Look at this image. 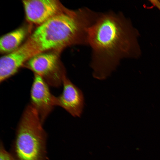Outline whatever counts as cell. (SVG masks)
<instances>
[{
    "instance_id": "52a82bcc",
    "label": "cell",
    "mask_w": 160,
    "mask_h": 160,
    "mask_svg": "<svg viewBox=\"0 0 160 160\" xmlns=\"http://www.w3.org/2000/svg\"><path fill=\"white\" fill-rule=\"evenodd\" d=\"M23 3L27 19L39 25L66 8L54 0H25Z\"/></svg>"
},
{
    "instance_id": "5b68a950",
    "label": "cell",
    "mask_w": 160,
    "mask_h": 160,
    "mask_svg": "<svg viewBox=\"0 0 160 160\" xmlns=\"http://www.w3.org/2000/svg\"><path fill=\"white\" fill-rule=\"evenodd\" d=\"M39 53L29 39L16 50L2 57L0 60V81L15 75L32 56Z\"/></svg>"
},
{
    "instance_id": "3957f363",
    "label": "cell",
    "mask_w": 160,
    "mask_h": 160,
    "mask_svg": "<svg viewBox=\"0 0 160 160\" xmlns=\"http://www.w3.org/2000/svg\"><path fill=\"white\" fill-rule=\"evenodd\" d=\"M36 110L29 104L17 129L11 153L15 160H46L47 134Z\"/></svg>"
},
{
    "instance_id": "30bf717a",
    "label": "cell",
    "mask_w": 160,
    "mask_h": 160,
    "mask_svg": "<svg viewBox=\"0 0 160 160\" xmlns=\"http://www.w3.org/2000/svg\"><path fill=\"white\" fill-rule=\"evenodd\" d=\"M0 160H15L12 154L6 150L1 142L0 144Z\"/></svg>"
},
{
    "instance_id": "6da1fadb",
    "label": "cell",
    "mask_w": 160,
    "mask_h": 160,
    "mask_svg": "<svg viewBox=\"0 0 160 160\" xmlns=\"http://www.w3.org/2000/svg\"><path fill=\"white\" fill-rule=\"evenodd\" d=\"M138 36L130 22L121 13H100L88 31L87 45L92 49L90 66L93 76L105 79L121 59L139 56Z\"/></svg>"
},
{
    "instance_id": "277c9868",
    "label": "cell",
    "mask_w": 160,
    "mask_h": 160,
    "mask_svg": "<svg viewBox=\"0 0 160 160\" xmlns=\"http://www.w3.org/2000/svg\"><path fill=\"white\" fill-rule=\"evenodd\" d=\"M25 66L41 77L48 85L59 87L66 75L65 69L57 52H42L31 57Z\"/></svg>"
},
{
    "instance_id": "8992f818",
    "label": "cell",
    "mask_w": 160,
    "mask_h": 160,
    "mask_svg": "<svg viewBox=\"0 0 160 160\" xmlns=\"http://www.w3.org/2000/svg\"><path fill=\"white\" fill-rule=\"evenodd\" d=\"M57 97L50 92L48 84L40 76L34 74L31 91V103L43 124L54 107L57 106Z\"/></svg>"
},
{
    "instance_id": "9c48e42d",
    "label": "cell",
    "mask_w": 160,
    "mask_h": 160,
    "mask_svg": "<svg viewBox=\"0 0 160 160\" xmlns=\"http://www.w3.org/2000/svg\"><path fill=\"white\" fill-rule=\"evenodd\" d=\"M27 33L26 29L21 27L3 36L0 39V51L9 53L19 48Z\"/></svg>"
},
{
    "instance_id": "7a4b0ae2",
    "label": "cell",
    "mask_w": 160,
    "mask_h": 160,
    "mask_svg": "<svg viewBox=\"0 0 160 160\" xmlns=\"http://www.w3.org/2000/svg\"><path fill=\"white\" fill-rule=\"evenodd\" d=\"M98 13L87 8L75 10L65 8L39 25L29 39L40 53L60 51L72 45H87L89 28Z\"/></svg>"
},
{
    "instance_id": "ba28073f",
    "label": "cell",
    "mask_w": 160,
    "mask_h": 160,
    "mask_svg": "<svg viewBox=\"0 0 160 160\" xmlns=\"http://www.w3.org/2000/svg\"><path fill=\"white\" fill-rule=\"evenodd\" d=\"M62 85L63 92L57 97V106L61 107L73 116L80 117L84 105L82 92L66 75L63 78Z\"/></svg>"
}]
</instances>
